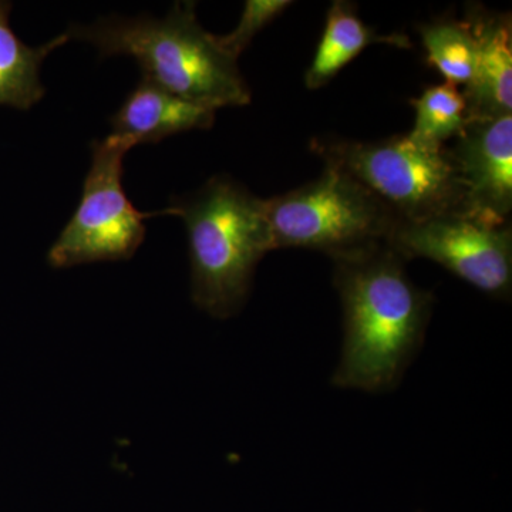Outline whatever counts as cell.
<instances>
[{
    "label": "cell",
    "instance_id": "cell-3",
    "mask_svg": "<svg viewBox=\"0 0 512 512\" xmlns=\"http://www.w3.org/2000/svg\"><path fill=\"white\" fill-rule=\"evenodd\" d=\"M161 215L184 221L191 262L192 302L218 319L247 302L256 265L272 249L264 200L229 177L175 197Z\"/></svg>",
    "mask_w": 512,
    "mask_h": 512
},
{
    "label": "cell",
    "instance_id": "cell-15",
    "mask_svg": "<svg viewBox=\"0 0 512 512\" xmlns=\"http://www.w3.org/2000/svg\"><path fill=\"white\" fill-rule=\"evenodd\" d=\"M292 2L289 0H247L237 28L224 36H215V42L222 52L238 60L252 39L269 23L282 15Z\"/></svg>",
    "mask_w": 512,
    "mask_h": 512
},
{
    "label": "cell",
    "instance_id": "cell-7",
    "mask_svg": "<svg viewBox=\"0 0 512 512\" xmlns=\"http://www.w3.org/2000/svg\"><path fill=\"white\" fill-rule=\"evenodd\" d=\"M387 247L400 258L436 262L485 295L508 299L512 289L510 222L493 224L467 214L399 222Z\"/></svg>",
    "mask_w": 512,
    "mask_h": 512
},
{
    "label": "cell",
    "instance_id": "cell-8",
    "mask_svg": "<svg viewBox=\"0 0 512 512\" xmlns=\"http://www.w3.org/2000/svg\"><path fill=\"white\" fill-rule=\"evenodd\" d=\"M466 195V212L507 224L512 211V114L468 121L448 148Z\"/></svg>",
    "mask_w": 512,
    "mask_h": 512
},
{
    "label": "cell",
    "instance_id": "cell-14",
    "mask_svg": "<svg viewBox=\"0 0 512 512\" xmlns=\"http://www.w3.org/2000/svg\"><path fill=\"white\" fill-rule=\"evenodd\" d=\"M416 111L410 136L421 143L446 146V141L463 133L468 124L463 92L451 83L427 87L419 99L412 100Z\"/></svg>",
    "mask_w": 512,
    "mask_h": 512
},
{
    "label": "cell",
    "instance_id": "cell-9",
    "mask_svg": "<svg viewBox=\"0 0 512 512\" xmlns=\"http://www.w3.org/2000/svg\"><path fill=\"white\" fill-rule=\"evenodd\" d=\"M466 23L476 39L474 77L464 87L468 121L512 114V25L510 15L467 9Z\"/></svg>",
    "mask_w": 512,
    "mask_h": 512
},
{
    "label": "cell",
    "instance_id": "cell-2",
    "mask_svg": "<svg viewBox=\"0 0 512 512\" xmlns=\"http://www.w3.org/2000/svg\"><path fill=\"white\" fill-rule=\"evenodd\" d=\"M195 9V2H175L164 18L107 16L66 33L96 47L101 57H133L144 79L181 99L215 111L247 106L251 90L237 60L202 28Z\"/></svg>",
    "mask_w": 512,
    "mask_h": 512
},
{
    "label": "cell",
    "instance_id": "cell-13",
    "mask_svg": "<svg viewBox=\"0 0 512 512\" xmlns=\"http://www.w3.org/2000/svg\"><path fill=\"white\" fill-rule=\"evenodd\" d=\"M427 62L447 83L467 87L477 62L476 39L466 20L440 19L420 26Z\"/></svg>",
    "mask_w": 512,
    "mask_h": 512
},
{
    "label": "cell",
    "instance_id": "cell-12",
    "mask_svg": "<svg viewBox=\"0 0 512 512\" xmlns=\"http://www.w3.org/2000/svg\"><path fill=\"white\" fill-rule=\"evenodd\" d=\"M12 3L0 0V106L30 110L45 97L40 69L50 53L70 42L67 33L30 47L10 28Z\"/></svg>",
    "mask_w": 512,
    "mask_h": 512
},
{
    "label": "cell",
    "instance_id": "cell-4",
    "mask_svg": "<svg viewBox=\"0 0 512 512\" xmlns=\"http://www.w3.org/2000/svg\"><path fill=\"white\" fill-rule=\"evenodd\" d=\"M326 165L345 171L396 215L419 222L466 212V195L446 146L407 134L382 141H315Z\"/></svg>",
    "mask_w": 512,
    "mask_h": 512
},
{
    "label": "cell",
    "instance_id": "cell-5",
    "mask_svg": "<svg viewBox=\"0 0 512 512\" xmlns=\"http://www.w3.org/2000/svg\"><path fill=\"white\" fill-rule=\"evenodd\" d=\"M272 249L325 252L335 261L384 247L399 224L379 198L326 165L312 183L264 200Z\"/></svg>",
    "mask_w": 512,
    "mask_h": 512
},
{
    "label": "cell",
    "instance_id": "cell-11",
    "mask_svg": "<svg viewBox=\"0 0 512 512\" xmlns=\"http://www.w3.org/2000/svg\"><path fill=\"white\" fill-rule=\"evenodd\" d=\"M389 45L410 49L412 42L406 35H380L357 16L355 5L336 0L326 16V26L318 49L305 74L309 90L320 89L332 82L343 67L348 66L366 47Z\"/></svg>",
    "mask_w": 512,
    "mask_h": 512
},
{
    "label": "cell",
    "instance_id": "cell-1",
    "mask_svg": "<svg viewBox=\"0 0 512 512\" xmlns=\"http://www.w3.org/2000/svg\"><path fill=\"white\" fill-rule=\"evenodd\" d=\"M403 264L387 245L335 261L345 335L333 386L387 392L419 352L433 295L413 284Z\"/></svg>",
    "mask_w": 512,
    "mask_h": 512
},
{
    "label": "cell",
    "instance_id": "cell-10",
    "mask_svg": "<svg viewBox=\"0 0 512 512\" xmlns=\"http://www.w3.org/2000/svg\"><path fill=\"white\" fill-rule=\"evenodd\" d=\"M215 110L181 99L141 79L111 117L113 134L138 144H158L175 134L214 126Z\"/></svg>",
    "mask_w": 512,
    "mask_h": 512
},
{
    "label": "cell",
    "instance_id": "cell-6",
    "mask_svg": "<svg viewBox=\"0 0 512 512\" xmlns=\"http://www.w3.org/2000/svg\"><path fill=\"white\" fill-rule=\"evenodd\" d=\"M133 147V141L113 133L94 141L82 198L47 252L52 268L127 261L141 247L147 231L144 221L161 211H138L124 191L123 161Z\"/></svg>",
    "mask_w": 512,
    "mask_h": 512
}]
</instances>
